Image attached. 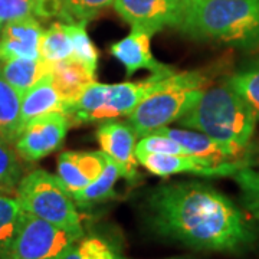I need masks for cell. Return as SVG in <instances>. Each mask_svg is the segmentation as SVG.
Segmentation results:
<instances>
[{"instance_id": "6da1fadb", "label": "cell", "mask_w": 259, "mask_h": 259, "mask_svg": "<svg viewBox=\"0 0 259 259\" xmlns=\"http://www.w3.org/2000/svg\"><path fill=\"white\" fill-rule=\"evenodd\" d=\"M148 216L158 235L196 250L242 253L259 242L252 216L197 182L160 186L148 197Z\"/></svg>"}, {"instance_id": "7a4b0ae2", "label": "cell", "mask_w": 259, "mask_h": 259, "mask_svg": "<svg viewBox=\"0 0 259 259\" xmlns=\"http://www.w3.org/2000/svg\"><path fill=\"white\" fill-rule=\"evenodd\" d=\"M258 117L248 102L223 81L206 88L194 107L179 120L183 128L200 131L242 157L249 148Z\"/></svg>"}, {"instance_id": "3957f363", "label": "cell", "mask_w": 259, "mask_h": 259, "mask_svg": "<svg viewBox=\"0 0 259 259\" xmlns=\"http://www.w3.org/2000/svg\"><path fill=\"white\" fill-rule=\"evenodd\" d=\"M179 29L199 40L259 48V0H185Z\"/></svg>"}, {"instance_id": "277c9868", "label": "cell", "mask_w": 259, "mask_h": 259, "mask_svg": "<svg viewBox=\"0 0 259 259\" xmlns=\"http://www.w3.org/2000/svg\"><path fill=\"white\" fill-rule=\"evenodd\" d=\"M209 85H212V74L206 71H175L127 115L128 124L139 139L167 127L190 111Z\"/></svg>"}, {"instance_id": "5b68a950", "label": "cell", "mask_w": 259, "mask_h": 259, "mask_svg": "<svg viewBox=\"0 0 259 259\" xmlns=\"http://www.w3.org/2000/svg\"><path fill=\"white\" fill-rule=\"evenodd\" d=\"M16 199L23 210L82 238L83 228L76 203L59 177L37 168L22 177Z\"/></svg>"}, {"instance_id": "8992f818", "label": "cell", "mask_w": 259, "mask_h": 259, "mask_svg": "<svg viewBox=\"0 0 259 259\" xmlns=\"http://www.w3.org/2000/svg\"><path fill=\"white\" fill-rule=\"evenodd\" d=\"M78 239L72 232L26 213L18 236L2 259H56Z\"/></svg>"}, {"instance_id": "52a82bcc", "label": "cell", "mask_w": 259, "mask_h": 259, "mask_svg": "<svg viewBox=\"0 0 259 259\" xmlns=\"http://www.w3.org/2000/svg\"><path fill=\"white\" fill-rule=\"evenodd\" d=\"M72 125L71 117L61 111L37 117L25 124L15 141V148L22 158L37 161L64 144L68 130Z\"/></svg>"}, {"instance_id": "ba28073f", "label": "cell", "mask_w": 259, "mask_h": 259, "mask_svg": "<svg viewBox=\"0 0 259 259\" xmlns=\"http://www.w3.org/2000/svg\"><path fill=\"white\" fill-rule=\"evenodd\" d=\"M112 6L131 28L154 35L167 26L179 28L185 0H114Z\"/></svg>"}, {"instance_id": "9c48e42d", "label": "cell", "mask_w": 259, "mask_h": 259, "mask_svg": "<svg viewBox=\"0 0 259 259\" xmlns=\"http://www.w3.org/2000/svg\"><path fill=\"white\" fill-rule=\"evenodd\" d=\"M137 160L150 173L158 177H168L180 173H192L204 177L233 176L239 170L249 167L248 160H236L222 164H213L202 158L185 156V154H139Z\"/></svg>"}, {"instance_id": "30bf717a", "label": "cell", "mask_w": 259, "mask_h": 259, "mask_svg": "<svg viewBox=\"0 0 259 259\" xmlns=\"http://www.w3.org/2000/svg\"><path fill=\"white\" fill-rule=\"evenodd\" d=\"M101 150L118 166L121 176L133 182L137 177L139 160L136 157L137 136L128 122L108 120L97 131Z\"/></svg>"}, {"instance_id": "8fae6325", "label": "cell", "mask_w": 259, "mask_h": 259, "mask_svg": "<svg viewBox=\"0 0 259 259\" xmlns=\"http://www.w3.org/2000/svg\"><path fill=\"white\" fill-rule=\"evenodd\" d=\"M173 72L175 69L156 72L146 79H141L137 82H121L111 83V85L105 83L101 121L114 120V118L131 114L163 78H166L167 75L173 74Z\"/></svg>"}, {"instance_id": "7c38bea8", "label": "cell", "mask_w": 259, "mask_h": 259, "mask_svg": "<svg viewBox=\"0 0 259 259\" xmlns=\"http://www.w3.org/2000/svg\"><path fill=\"white\" fill-rule=\"evenodd\" d=\"M105 167L104 151H65L58 158V175L69 193H76L97 180Z\"/></svg>"}, {"instance_id": "4fadbf2b", "label": "cell", "mask_w": 259, "mask_h": 259, "mask_svg": "<svg viewBox=\"0 0 259 259\" xmlns=\"http://www.w3.org/2000/svg\"><path fill=\"white\" fill-rule=\"evenodd\" d=\"M42 26L35 18H23L5 23L0 29V62L39 56Z\"/></svg>"}, {"instance_id": "5bb4252c", "label": "cell", "mask_w": 259, "mask_h": 259, "mask_svg": "<svg viewBox=\"0 0 259 259\" xmlns=\"http://www.w3.org/2000/svg\"><path fill=\"white\" fill-rule=\"evenodd\" d=\"M151 33L141 29H131L127 36L115 42L110 49L111 55L124 65L127 76H131L139 69H148L151 74L173 69L168 65L158 62L151 54Z\"/></svg>"}, {"instance_id": "9a60e30c", "label": "cell", "mask_w": 259, "mask_h": 259, "mask_svg": "<svg viewBox=\"0 0 259 259\" xmlns=\"http://www.w3.org/2000/svg\"><path fill=\"white\" fill-rule=\"evenodd\" d=\"M160 133L168 136L170 139L176 141L180 147L185 150L187 156L202 158L206 161H210L213 164H222L236 160H246L239 157L236 153H233L231 148L223 146L222 143L213 140L212 137L206 136L200 131L190 128H170L168 125L157 130Z\"/></svg>"}, {"instance_id": "2e32d148", "label": "cell", "mask_w": 259, "mask_h": 259, "mask_svg": "<svg viewBox=\"0 0 259 259\" xmlns=\"http://www.w3.org/2000/svg\"><path fill=\"white\" fill-rule=\"evenodd\" d=\"M51 78L65 104V114L71 104H74L90 83L95 81V74L76 61H62L51 66Z\"/></svg>"}, {"instance_id": "e0dca14e", "label": "cell", "mask_w": 259, "mask_h": 259, "mask_svg": "<svg viewBox=\"0 0 259 259\" xmlns=\"http://www.w3.org/2000/svg\"><path fill=\"white\" fill-rule=\"evenodd\" d=\"M55 111L65 112V104L55 90L51 74H48L22 95V102H20L22 128L29 121Z\"/></svg>"}, {"instance_id": "ac0fdd59", "label": "cell", "mask_w": 259, "mask_h": 259, "mask_svg": "<svg viewBox=\"0 0 259 259\" xmlns=\"http://www.w3.org/2000/svg\"><path fill=\"white\" fill-rule=\"evenodd\" d=\"M51 66L52 64L40 58H16L0 62L3 76L20 95H23L29 88L39 82L45 75L51 74Z\"/></svg>"}, {"instance_id": "d6986e66", "label": "cell", "mask_w": 259, "mask_h": 259, "mask_svg": "<svg viewBox=\"0 0 259 259\" xmlns=\"http://www.w3.org/2000/svg\"><path fill=\"white\" fill-rule=\"evenodd\" d=\"M121 176V171L118 166L112 161L111 158L105 154V167L102 170V173L97 180H94L90 186H87L85 189L72 193V199L78 206H91V204L100 203L104 200H108L114 194L115 183L118 182Z\"/></svg>"}, {"instance_id": "ffe728a7", "label": "cell", "mask_w": 259, "mask_h": 259, "mask_svg": "<svg viewBox=\"0 0 259 259\" xmlns=\"http://www.w3.org/2000/svg\"><path fill=\"white\" fill-rule=\"evenodd\" d=\"M59 13V0H0V25L30 16L49 18Z\"/></svg>"}, {"instance_id": "44dd1931", "label": "cell", "mask_w": 259, "mask_h": 259, "mask_svg": "<svg viewBox=\"0 0 259 259\" xmlns=\"http://www.w3.org/2000/svg\"><path fill=\"white\" fill-rule=\"evenodd\" d=\"M39 56L49 64L72 59V42L65 22L52 23L49 29L44 30L39 44Z\"/></svg>"}, {"instance_id": "7402d4cb", "label": "cell", "mask_w": 259, "mask_h": 259, "mask_svg": "<svg viewBox=\"0 0 259 259\" xmlns=\"http://www.w3.org/2000/svg\"><path fill=\"white\" fill-rule=\"evenodd\" d=\"M25 216L26 212L19 203L16 194H0V259L18 236Z\"/></svg>"}, {"instance_id": "603a6c76", "label": "cell", "mask_w": 259, "mask_h": 259, "mask_svg": "<svg viewBox=\"0 0 259 259\" xmlns=\"http://www.w3.org/2000/svg\"><path fill=\"white\" fill-rule=\"evenodd\" d=\"M20 102L22 95L8 82L0 68V127L8 133L13 144L22 131Z\"/></svg>"}, {"instance_id": "cb8c5ba5", "label": "cell", "mask_w": 259, "mask_h": 259, "mask_svg": "<svg viewBox=\"0 0 259 259\" xmlns=\"http://www.w3.org/2000/svg\"><path fill=\"white\" fill-rule=\"evenodd\" d=\"M56 259H125L111 243L100 236H85L75 241Z\"/></svg>"}, {"instance_id": "d4e9b609", "label": "cell", "mask_w": 259, "mask_h": 259, "mask_svg": "<svg viewBox=\"0 0 259 259\" xmlns=\"http://www.w3.org/2000/svg\"><path fill=\"white\" fill-rule=\"evenodd\" d=\"M87 22H66V29L72 42V61L82 64L91 72L98 68V51L85 28Z\"/></svg>"}, {"instance_id": "484cf974", "label": "cell", "mask_w": 259, "mask_h": 259, "mask_svg": "<svg viewBox=\"0 0 259 259\" xmlns=\"http://www.w3.org/2000/svg\"><path fill=\"white\" fill-rule=\"evenodd\" d=\"M23 168L12 143L0 140V194H16Z\"/></svg>"}, {"instance_id": "4316f807", "label": "cell", "mask_w": 259, "mask_h": 259, "mask_svg": "<svg viewBox=\"0 0 259 259\" xmlns=\"http://www.w3.org/2000/svg\"><path fill=\"white\" fill-rule=\"evenodd\" d=\"M111 5L114 0H59V15L68 22H88Z\"/></svg>"}, {"instance_id": "83f0119b", "label": "cell", "mask_w": 259, "mask_h": 259, "mask_svg": "<svg viewBox=\"0 0 259 259\" xmlns=\"http://www.w3.org/2000/svg\"><path fill=\"white\" fill-rule=\"evenodd\" d=\"M232 177L241 189L242 203L245 209L259 222V171L245 167Z\"/></svg>"}, {"instance_id": "f1b7e54d", "label": "cell", "mask_w": 259, "mask_h": 259, "mask_svg": "<svg viewBox=\"0 0 259 259\" xmlns=\"http://www.w3.org/2000/svg\"><path fill=\"white\" fill-rule=\"evenodd\" d=\"M231 87L250 105L259 118V66L245 69L228 78Z\"/></svg>"}, {"instance_id": "f546056e", "label": "cell", "mask_w": 259, "mask_h": 259, "mask_svg": "<svg viewBox=\"0 0 259 259\" xmlns=\"http://www.w3.org/2000/svg\"><path fill=\"white\" fill-rule=\"evenodd\" d=\"M146 153H153V154H185V150L177 144L173 139L168 136L154 131L147 136L140 137L139 143L136 144V157L139 154H146Z\"/></svg>"}, {"instance_id": "4dcf8cb0", "label": "cell", "mask_w": 259, "mask_h": 259, "mask_svg": "<svg viewBox=\"0 0 259 259\" xmlns=\"http://www.w3.org/2000/svg\"><path fill=\"white\" fill-rule=\"evenodd\" d=\"M0 140H2V141H9V143H12V140H10V137L8 136V133L2 128V127H0ZM12 144H13V143H12Z\"/></svg>"}, {"instance_id": "1f68e13d", "label": "cell", "mask_w": 259, "mask_h": 259, "mask_svg": "<svg viewBox=\"0 0 259 259\" xmlns=\"http://www.w3.org/2000/svg\"><path fill=\"white\" fill-rule=\"evenodd\" d=\"M167 259H187V258H167Z\"/></svg>"}, {"instance_id": "d6a6232c", "label": "cell", "mask_w": 259, "mask_h": 259, "mask_svg": "<svg viewBox=\"0 0 259 259\" xmlns=\"http://www.w3.org/2000/svg\"><path fill=\"white\" fill-rule=\"evenodd\" d=\"M2 26H3V25H0V29H2Z\"/></svg>"}]
</instances>
